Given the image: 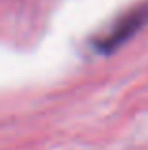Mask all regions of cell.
Returning a JSON list of instances; mask_svg holds the SVG:
<instances>
[{"label":"cell","instance_id":"obj_1","mask_svg":"<svg viewBox=\"0 0 148 150\" xmlns=\"http://www.w3.org/2000/svg\"><path fill=\"white\" fill-rule=\"evenodd\" d=\"M148 25V0H142L141 4L127 10L116 23L104 33V36L99 38L97 48L101 51H114L122 44H125L129 38H133L141 29Z\"/></svg>","mask_w":148,"mask_h":150}]
</instances>
